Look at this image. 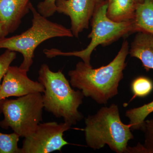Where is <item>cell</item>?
<instances>
[{"instance_id":"obj_16","label":"cell","mask_w":153,"mask_h":153,"mask_svg":"<svg viewBox=\"0 0 153 153\" xmlns=\"http://www.w3.org/2000/svg\"><path fill=\"white\" fill-rule=\"evenodd\" d=\"M153 89L152 81L146 76H139L131 82V90L134 97H146L151 93Z\"/></svg>"},{"instance_id":"obj_6","label":"cell","mask_w":153,"mask_h":153,"mask_svg":"<svg viewBox=\"0 0 153 153\" xmlns=\"http://www.w3.org/2000/svg\"><path fill=\"white\" fill-rule=\"evenodd\" d=\"M4 119L0 122L2 128H10L20 137H27L35 131L42 120L44 108L42 93L31 94L16 99L0 101Z\"/></svg>"},{"instance_id":"obj_15","label":"cell","mask_w":153,"mask_h":153,"mask_svg":"<svg viewBox=\"0 0 153 153\" xmlns=\"http://www.w3.org/2000/svg\"><path fill=\"white\" fill-rule=\"evenodd\" d=\"M1 113L0 105V115ZM20 137L15 132L6 134L0 132V153H21V148L18 147Z\"/></svg>"},{"instance_id":"obj_2","label":"cell","mask_w":153,"mask_h":153,"mask_svg":"<svg viewBox=\"0 0 153 153\" xmlns=\"http://www.w3.org/2000/svg\"><path fill=\"white\" fill-rule=\"evenodd\" d=\"M38 81L44 87L43 94L44 108L65 122L75 125L83 118L78 110L84 96L79 90L72 89L70 82L61 70L52 71L47 64L41 65Z\"/></svg>"},{"instance_id":"obj_3","label":"cell","mask_w":153,"mask_h":153,"mask_svg":"<svg viewBox=\"0 0 153 153\" xmlns=\"http://www.w3.org/2000/svg\"><path fill=\"white\" fill-rule=\"evenodd\" d=\"M85 142L88 147L100 149L108 145L117 153H126L128 142L133 139L130 126L122 121L117 105L103 107L85 119Z\"/></svg>"},{"instance_id":"obj_13","label":"cell","mask_w":153,"mask_h":153,"mask_svg":"<svg viewBox=\"0 0 153 153\" xmlns=\"http://www.w3.org/2000/svg\"><path fill=\"white\" fill-rule=\"evenodd\" d=\"M134 21L138 32L153 35V0H144L137 4Z\"/></svg>"},{"instance_id":"obj_5","label":"cell","mask_w":153,"mask_h":153,"mask_svg":"<svg viewBox=\"0 0 153 153\" xmlns=\"http://www.w3.org/2000/svg\"><path fill=\"white\" fill-rule=\"evenodd\" d=\"M107 0L97 9L90 21L91 30L88 36L90 43L80 51L64 52L56 49H45L44 54L52 58L57 56H74L81 58L84 63L90 65L91 56L97 46H106L127 35L138 32L134 20L123 22L112 21L107 16Z\"/></svg>"},{"instance_id":"obj_9","label":"cell","mask_w":153,"mask_h":153,"mask_svg":"<svg viewBox=\"0 0 153 153\" xmlns=\"http://www.w3.org/2000/svg\"><path fill=\"white\" fill-rule=\"evenodd\" d=\"M27 72L19 66H10L0 87V101L10 97H19L31 94L44 93V85L38 81L30 79Z\"/></svg>"},{"instance_id":"obj_1","label":"cell","mask_w":153,"mask_h":153,"mask_svg":"<svg viewBox=\"0 0 153 153\" xmlns=\"http://www.w3.org/2000/svg\"><path fill=\"white\" fill-rule=\"evenodd\" d=\"M129 46L124 41L114 59L106 66L94 68L91 65L80 61L68 73L71 86L81 91L84 97H90L99 104H106L118 94L120 82L126 67V59Z\"/></svg>"},{"instance_id":"obj_10","label":"cell","mask_w":153,"mask_h":153,"mask_svg":"<svg viewBox=\"0 0 153 153\" xmlns=\"http://www.w3.org/2000/svg\"><path fill=\"white\" fill-rule=\"evenodd\" d=\"M31 4L30 0H0V19L8 34L19 28Z\"/></svg>"},{"instance_id":"obj_18","label":"cell","mask_w":153,"mask_h":153,"mask_svg":"<svg viewBox=\"0 0 153 153\" xmlns=\"http://www.w3.org/2000/svg\"><path fill=\"white\" fill-rule=\"evenodd\" d=\"M56 0H44L38 3L37 10L46 18L53 16L56 12Z\"/></svg>"},{"instance_id":"obj_12","label":"cell","mask_w":153,"mask_h":153,"mask_svg":"<svg viewBox=\"0 0 153 153\" xmlns=\"http://www.w3.org/2000/svg\"><path fill=\"white\" fill-rule=\"evenodd\" d=\"M107 16L112 21L123 22L134 20L137 4L133 0H107Z\"/></svg>"},{"instance_id":"obj_8","label":"cell","mask_w":153,"mask_h":153,"mask_svg":"<svg viewBox=\"0 0 153 153\" xmlns=\"http://www.w3.org/2000/svg\"><path fill=\"white\" fill-rule=\"evenodd\" d=\"M105 0H56V12L69 17L73 36L89 27L94 14Z\"/></svg>"},{"instance_id":"obj_11","label":"cell","mask_w":153,"mask_h":153,"mask_svg":"<svg viewBox=\"0 0 153 153\" xmlns=\"http://www.w3.org/2000/svg\"><path fill=\"white\" fill-rule=\"evenodd\" d=\"M137 33L129 54L131 57L139 59L146 71L153 70V35L143 32Z\"/></svg>"},{"instance_id":"obj_4","label":"cell","mask_w":153,"mask_h":153,"mask_svg":"<svg viewBox=\"0 0 153 153\" xmlns=\"http://www.w3.org/2000/svg\"><path fill=\"white\" fill-rule=\"evenodd\" d=\"M30 10L33 14L30 28L19 35L0 39V49L22 54L23 60L19 67L27 71L33 65L35 50L41 43L53 38L74 37L70 29L48 20L38 13L32 3Z\"/></svg>"},{"instance_id":"obj_7","label":"cell","mask_w":153,"mask_h":153,"mask_svg":"<svg viewBox=\"0 0 153 153\" xmlns=\"http://www.w3.org/2000/svg\"><path fill=\"white\" fill-rule=\"evenodd\" d=\"M67 123L56 122L40 123L35 131L25 138L21 153H49L59 151L70 144L64 139V133L71 128Z\"/></svg>"},{"instance_id":"obj_20","label":"cell","mask_w":153,"mask_h":153,"mask_svg":"<svg viewBox=\"0 0 153 153\" xmlns=\"http://www.w3.org/2000/svg\"><path fill=\"white\" fill-rule=\"evenodd\" d=\"M8 34L5 28L4 23L0 19V39L4 38Z\"/></svg>"},{"instance_id":"obj_17","label":"cell","mask_w":153,"mask_h":153,"mask_svg":"<svg viewBox=\"0 0 153 153\" xmlns=\"http://www.w3.org/2000/svg\"><path fill=\"white\" fill-rule=\"evenodd\" d=\"M16 58V53L14 51L7 49L0 55V87L1 82L7 73L12 62Z\"/></svg>"},{"instance_id":"obj_14","label":"cell","mask_w":153,"mask_h":153,"mask_svg":"<svg viewBox=\"0 0 153 153\" xmlns=\"http://www.w3.org/2000/svg\"><path fill=\"white\" fill-rule=\"evenodd\" d=\"M153 112V100L142 106L127 110L125 116L129 120V124L131 130H142L146 119Z\"/></svg>"},{"instance_id":"obj_19","label":"cell","mask_w":153,"mask_h":153,"mask_svg":"<svg viewBox=\"0 0 153 153\" xmlns=\"http://www.w3.org/2000/svg\"><path fill=\"white\" fill-rule=\"evenodd\" d=\"M142 130L145 134V140L143 146L153 144V119L145 121L144 125Z\"/></svg>"},{"instance_id":"obj_21","label":"cell","mask_w":153,"mask_h":153,"mask_svg":"<svg viewBox=\"0 0 153 153\" xmlns=\"http://www.w3.org/2000/svg\"><path fill=\"white\" fill-rule=\"evenodd\" d=\"M133 1L135 2L136 3V4H138L143 2L144 0H133Z\"/></svg>"}]
</instances>
